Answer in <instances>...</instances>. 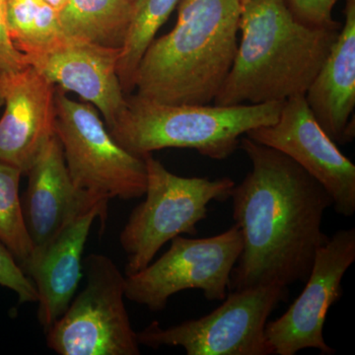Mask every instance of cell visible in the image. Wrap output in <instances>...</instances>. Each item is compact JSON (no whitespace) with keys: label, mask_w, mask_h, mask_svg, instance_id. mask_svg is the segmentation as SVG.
I'll return each mask as SVG.
<instances>
[{"label":"cell","mask_w":355,"mask_h":355,"mask_svg":"<svg viewBox=\"0 0 355 355\" xmlns=\"http://www.w3.org/2000/svg\"><path fill=\"white\" fill-rule=\"evenodd\" d=\"M174 29L153 40L137 69V95L168 105H209L238 51L240 0H180Z\"/></svg>","instance_id":"3"},{"label":"cell","mask_w":355,"mask_h":355,"mask_svg":"<svg viewBox=\"0 0 355 355\" xmlns=\"http://www.w3.org/2000/svg\"><path fill=\"white\" fill-rule=\"evenodd\" d=\"M0 286L15 292L20 304L38 302L36 287L14 258L0 242Z\"/></svg>","instance_id":"21"},{"label":"cell","mask_w":355,"mask_h":355,"mask_svg":"<svg viewBox=\"0 0 355 355\" xmlns=\"http://www.w3.org/2000/svg\"><path fill=\"white\" fill-rule=\"evenodd\" d=\"M55 104V132L76 188L105 202L144 196V157L130 153L114 140L95 107L69 99L58 87Z\"/></svg>","instance_id":"6"},{"label":"cell","mask_w":355,"mask_h":355,"mask_svg":"<svg viewBox=\"0 0 355 355\" xmlns=\"http://www.w3.org/2000/svg\"><path fill=\"white\" fill-rule=\"evenodd\" d=\"M44 1L53 6L55 10L60 11L65 6L67 0H44Z\"/></svg>","instance_id":"24"},{"label":"cell","mask_w":355,"mask_h":355,"mask_svg":"<svg viewBox=\"0 0 355 355\" xmlns=\"http://www.w3.org/2000/svg\"><path fill=\"white\" fill-rule=\"evenodd\" d=\"M144 157L146 198L132 210L120 234L127 254L125 275L148 266L159 250L177 236L197 234L198 224L207 218L210 203L227 202L236 184L228 177L178 176L153 154Z\"/></svg>","instance_id":"5"},{"label":"cell","mask_w":355,"mask_h":355,"mask_svg":"<svg viewBox=\"0 0 355 355\" xmlns=\"http://www.w3.org/2000/svg\"><path fill=\"white\" fill-rule=\"evenodd\" d=\"M234 62L216 106L286 101L305 95L340 30L308 27L286 0H250L242 7Z\"/></svg>","instance_id":"2"},{"label":"cell","mask_w":355,"mask_h":355,"mask_svg":"<svg viewBox=\"0 0 355 355\" xmlns=\"http://www.w3.org/2000/svg\"><path fill=\"white\" fill-rule=\"evenodd\" d=\"M354 261V227L336 231L318 249L300 295L282 316L266 323V340L273 355H294L306 349L336 354L324 340V322L331 306L343 296V277Z\"/></svg>","instance_id":"10"},{"label":"cell","mask_w":355,"mask_h":355,"mask_svg":"<svg viewBox=\"0 0 355 355\" xmlns=\"http://www.w3.org/2000/svg\"><path fill=\"white\" fill-rule=\"evenodd\" d=\"M83 268L85 287L46 331V345L60 355H139L125 305V275L104 254H91Z\"/></svg>","instance_id":"7"},{"label":"cell","mask_w":355,"mask_h":355,"mask_svg":"<svg viewBox=\"0 0 355 355\" xmlns=\"http://www.w3.org/2000/svg\"><path fill=\"white\" fill-rule=\"evenodd\" d=\"M6 13L9 37L25 57L43 53L67 38L58 11L44 0H7Z\"/></svg>","instance_id":"18"},{"label":"cell","mask_w":355,"mask_h":355,"mask_svg":"<svg viewBox=\"0 0 355 355\" xmlns=\"http://www.w3.org/2000/svg\"><path fill=\"white\" fill-rule=\"evenodd\" d=\"M242 248V233L235 224L212 237L177 236L158 260L125 275V298L151 312L164 310L174 294L189 289L202 291L209 301H223Z\"/></svg>","instance_id":"9"},{"label":"cell","mask_w":355,"mask_h":355,"mask_svg":"<svg viewBox=\"0 0 355 355\" xmlns=\"http://www.w3.org/2000/svg\"><path fill=\"white\" fill-rule=\"evenodd\" d=\"M108 202L89 205L65 223L23 268L38 293V320L44 331L62 316L83 277L84 246L96 218L105 221Z\"/></svg>","instance_id":"14"},{"label":"cell","mask_w":355,"mask_h":355,"mask_svg":"<svg viewBox=\"0 0 355 355\" xmlns=\"http://www.w3.org/2000/svg\"><path fill=\"white\" fill-rule=\"evenodd\" d=\"M6 9L7 0H0V76L29 65L25 55L16 50L9 37Z\"/></svg>","instance_id":"23"},{"label":"cell","mask_w":355,"mask_h":355,"mask_svg":"<svg viewBox=\"0 0 355 355\" xmlns=\"http://www.w3.org/2000/svg\"><path fill=\"white\" fill-rule=\"evenodd\" d=\"M3 106V98H2L1 94H0V107Z\"/></svg>","instance_id":"26"},{"label":"cell","mask_w":355,"mask_h":355,"mask_svg":"<svg viewBox=\"0 0 355 355\" xmlns=\"http://www.w3.org/2000/svg\"><path fill=\"white\" fill-rule=\"evenodd\" d=\"M120 51L64 38L53 48L25 58L58 88L76 93L99 110L109 130L127 108V96L116 72Z\"/></svg>","instance_id":"13"},{"label":"cell","mask_w":355,"mask_h":355,"mask_svg":"<svg viewBox=\"0 0 355 355\" xmlns=\"http://www.w3.org/2000/svg\"><path fill=\"white\" fill-rule=\"evenodd\" d=\"M55 90L31 65L0 76L6 107L0 119V161L23 175L55 135Z\"/></svg>","instance_id":"12"},{"label":"cell","mask_w":355,"mask_h":355,"mask_svg":"<svg viewBox=\"0 0 355 355\" xmlns=\"http://www.w3.org/2000/svg\"><path fill=\"white\" fill-rule=\"evenodd\" d=\"M128 1H130V2H135V0H128Z\"/></svg>","instance_id":"27"},{"label":"cell","mask_w":355,"mask_h":355,"mask_svg":"<svg viewBox=\"0 0 355 355\" xmlns=\"http://www.w3.org/2000/svg\"><path fill=\"white\" fill-rule=\"evenodd\" d=\"M284 102L168 105L135 94L127 96V108L108 130L120 146L139 157L161 149L188 148L221 161L239 148L249 130L275 123Z\"/></svg>","instance_id":"4"},{"label":"cell","mask_w":355,"mask_h":355,"mask_svg":"<svg viewBox=\"0 0 355 355\" xmlns=\"http://www.w3.org/2000/svg\"><path fill=\"white\" fill-rule=\"evenodd\" d=\"M288 294L279 284L230 291L209 314L168 328L153 322L137 333V340L155 349L181 347L188 355H272L266 323Z\"/></svg>","instance_id":"8"},{"label":"cell","mask_w":355,"mask_h":355,"mask_svg":"<svg viewBox=\"0 0 355 355\" xmlns=\"http://www.w3.org/2000/svg\"><path fill=\"white\" fill-rule=\"evenodd\" d=\"M250 0H240V2H241L242 7L245 6V4H247L248 2H249Z\"/></svg>","instance_id":"25"},{"label":"cell","mask_w":355,"mask_h":355,"mask_svg":"<svg viewBox=\"0 0 355 355\" xmlns=\"http://www.w3.org/2000/svg\"><path fill=\"white\" fill-rule=\"evenodd\" d=\"M132 11L128 0H67L58 18L67 38L121 49Z\"/></svg>","instance_id":"17"},{"label":"cell","mask_w":355,"mask_h":355,"mask_svg":"<svg viewBox=\"0 0 355 355\" xmlns=\"http://www.w3.org/2000/svg\"><path fill=\"white\" fill-rule=\"evenodd\" d=\"M305 98L318 123L336 144L354 139L355 0H347L345 24Z\"/></svg>","instance_id":"16"},{"label":"cell","mask_w":355,"mask_h":355,"mask_svg":"<svg viewBox=\"0 0 355 355\" xmlns=\"http://www.w3.org/2000/svg\"><path fill=\"white\" fill-rule=\"evenodd\" d=\"M245 135L295 161L330 193L336 214L354 216L355 165L318 123L305 95L289 98L275 123Z\"/></svg>","instance_id":"11"},{"label":"cell","mask_w":355,"mask_h":355,"mask_svg":"<svg viewBox=\"0 0 355 355\" xmlns=\"http://www.w3.org/2000/svg\"><path fill=\"white\" fill-rule=\"evenodd\" d=\"M180 0H135L132 20L119 57L118 72L125 94L135 89V74L141 58L158 30L170 17Z\"/></svg>","instance_id":"19"},{"label":"cell","mask_w":355,"mask_h":355,"mask_svg":"<svg viewBox=\"0 0 355 355\" xmlns=\"http://www.w3.org/2000/svg\"><path fill=\"white\" fill-rule=\"evenodd\" d=\"M27 175L29 183L22 207L34 250L89 205L105 202L89 197L72 183L57 135L46 142Z\"/></svg>","instance_id":"15"},{"label":"cell","mask_w":355,"mask_h":355,"mask_svg":"<svg viewBox=\"0 0 355 355\" xmlns=\"http://www.w3.org/2000/svg\"><path fill=\"white\" fill-rule=\"evenodd\" d=\"M23 173L0 161V242L21 268L31 258L34 246L23 214L19 184Z\"/></svg>","instance_id":"20"},{"label":"cell","mask_w":355,"mask_h":355,"mask_svg":"<svg viewBox=\"0 0 355 355\" xmlns=\"http://www.w3.org/2000/svg\"><path fill=\"white\" fill-rule=\"evenodd\" d=\"M338 0H286L296 20L308 27L340 30L342 24L333 19L331 11Z\"/></svg>","instance_id":"22"},{"label":"cell","mask_w":355,"mask_h":355,"mask_svg":"<svg viewBox=\"0 0 355 355\" xmlns=\"http://www.w3.org/2000/svg\"><path fill=\"white\" fill-rule=\"evenodd\" d=\"M239 148L252 170L231 193L243 248L229 291L305 282L318 249L329 238L322 225L333 207L330 193L286 154L246 135Z\"/></svg>","instance_id":"1"}]
</instances>
